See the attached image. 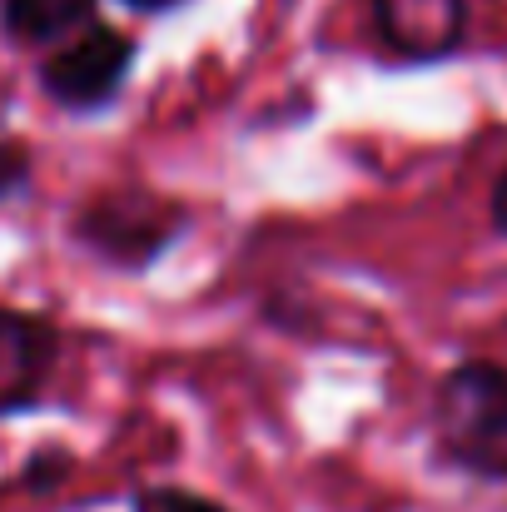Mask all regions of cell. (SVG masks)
Here are the masks:
<instances>
[{
	"label": "cell",
	"instance_id": "cell-1",
	"mask_svg": "<svg viewBox=\"0 0 507 512\" xmlns=\"http://www.w3.org/2000/svg\"><path fill=\"white\" fill-rule=\"evenodd\" d=\"M184 234H189V204L140 184L100 189L70 219L75 249H85L95 264L115 274H150Z\"/></svg>",
	"mask_w": 507,
	"mask_h": 512
},
{
	"label": "cell",
	"instance_id": "cell-2",
	"mask_svg": "<svg viewBox=\"0 0 507 512\" xmlns=\"http://www.w3.org/2000/svg\"><path fill=\"white\" fill-rule=\"evenodd\" d=\"M438 453L488 483H507V368L458 363L433 393Z\"/></svg>",
	"mask_w": 507,
	"mask_h": 512
},
{
	"label": "cell",
	"instance_id": "cell-3",
	"mask_svg": "<svg viewBox=\"0 0 507 512\" xmlns=\"http://www.w3.org/2000/svg\"><path fill=\"white\" fill-rule=\"evenodd\" d=\"M135 55H140V45L125 30L90 20L55 55L40 60V90H45V100H55L70 115H100L120 100V90L135 70Z\"/></svg>",
	"mask_w": 507,
	"mask_h": 512
},
{
	"label": "cell",
	"instance_id": "cell-4",
	"mask_svg": "<svg viewBox=\"0 0 507 512\" xmlns=\"http://www.w3.org/2000/svg\"><path fill=\"white\" fill-rule=\"evenodd\" d=\"M65 339L45 314L0 304V418L35 413L50 398Z\"/></svg>",
	"mask_w": 507,
	"mask_h": 512
},
{
	"label": "cell",
	"instance_id": "cell-5",
	"mask_svg": "<svg viewBox=\"0 0 507 512\" xmlns=\"http://www.w3.org/2000/svg\"><path fill=\"white\" fill-rule=\"evenodd\" d=\"M373 25L398 60L433 65L463 45L468 0H373Z\"/></svg>",
	"mask_w": 507,
	"mask_h": 512
},
{
	"label": "cell",
	"instance_id": "cell-6",
	"mask_svg": "<svg viewBox=\"0 0 507 512\" xmlns=\"http://www.w3.org/2000/svg\"><path fill=\"white\" fill-rule=\"evenodd\" d=\"M5 35L20 45H45L60 40L80 25L95 20V0H0Z\"/></svg>",
	"mask_w": 507,
	"mask_h": 512
},
{
	"label": "cell",
	"instance_id": "cell-7",
	"mask_svg": "<svg viewBox=\"0 0 507 512\" xmlns=\"http://www.w3.org/2000/svg\"><path fill=\"white\" fill-rule=\"evenodd\" d=\"M130 512H234L219 498H204L194 488H174V483H150L130 493Z\"/></svg>",
	"mask_w": 507,
	"mask_h": 512
},
{
	"label": "cell",
	"instance_id": "cell-8",
	"mask_svg": "<svg viewBox=\"0 0 507 512\" xmlns=\"http://www.w3.org/2000/svg\"><path fill=\"white\" fill-rule=\"evenodd\" d=\"M30 184H35V155H30V145L15 140V135H0V204L25 199Z\"/></svg>",
	"mask_w": 507,
	"mask_h": 512
},
{
	"label": "cell",
	"instance_id": "cell-9",
	"mask_svg": "<svg viewBox=\"0 0 507 512\" xmlns=\"http://www.w3.org/2000/svg\"><path fill=\"white\" fill-rule=\"evenodd\" d=\"M60 478H70V453L65 448H40V453H30V463L20 473V488H55Z\"/></svg>",
	"mask_w": 507,
	"mask_h": 512
},
{
	"label": "cell",
	"instance_id": "cell-10",
	"mask_svg": "<svg viewBox=\"0 0 507 512\" xmlns=\"http://www.w3.org/2000/svg\"><path fill=\"white\" fill-rule=\"evenodd\" d=\"M493 224L507 234V174L498 179V189H493Z\"/></svg>",
	"mask_w": 507,
	"mask_h": 512
},
{
	"label": "cell",
	"instance_id": "cell-11",
	"mask_svg": "<svg viewBox=\"0 0 507 512\" xmlns=\"http://www.w3.org/2000/svg\"><path fill=\"white\" fill-rule=\"evenodd\" d=\"M120 5H130V10H140V15H160V10H174V5H184V0H120Z\"/></svg>",
	"mask_w": 507,
	"mask_h": 512
}]
</instances>
